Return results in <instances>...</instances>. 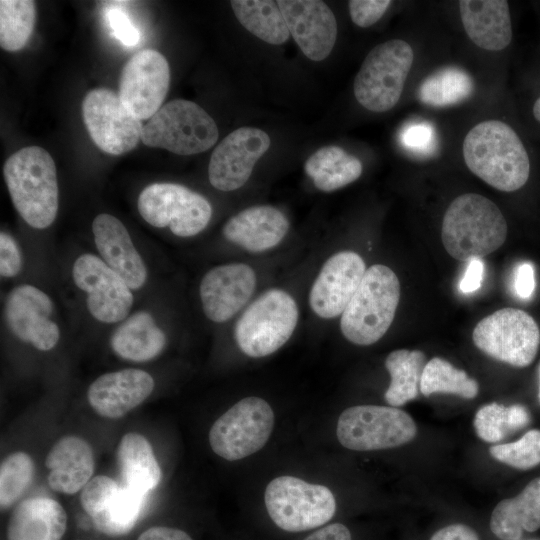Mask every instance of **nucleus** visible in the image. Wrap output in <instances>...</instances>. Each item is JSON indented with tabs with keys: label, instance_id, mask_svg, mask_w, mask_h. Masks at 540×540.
<instances>
[{
	"label": "nucleus",
	"instance_id": "obj_1",
	"mask_svg": "<svg viewBox=\"0 0 540 540\" xmlns=\"http://www.w3.org/2000/svg\"><path fill=\"white\" fill-rule=\"evenodd\" d=\"M462 150L469 170L497 190L516 191L529 178L528 153L517 133L502 121L476 124L465 136Z\"/></svg>",
	"mask_w": 540,
	"mask_h": 540
},
{
	"label": "nucleus",
	"instance_id": "obj_2",
	"mask_svg": "<svg viewBox=\"0 0 540 540\" xmlns=\"http://www.w3.org/2000/svg\"><path fill=\"white\" fill-rule=\"evenodd\" d=\"M5 183L12 203L31 227L50 226L58 212L57 171L52 156L39 146L24 147L5 161Z\"/></svg>",
	"mask_w": 540,
	"mask_h": 540
},
{
	"label": "nucleus",
	"instance_id": "obj_3",
	"mask_svg": "<svg viewBox=\"0 0 540 540\" xmlns=\"http://www.w3.org/2000/svg\"><path fill=\"white\" fill-rule=\"evenodd\" d=\"M507 222L498 206L487 197L466 193L456 197L447 208L441 238L454 259L482 258L503 245Z\"/></svg>",
	"mask_w": 540,
	"mask_h": 540
},
{
	"label": "nucleus",
	"instance_id": "obj_4",
	"mask_svg": "<svg viewBox=\"0 0 540 540\" xmlns=\"http://www.w3.org/2000/svg\"><path fill=\"white\" fill-rule=\"evenodd\" d=\"M399 299L400 282L395 272L382 264L370 266L341 315L342 334L356 345L377 342L392 324Z\"/></svg>",
	"mask_w": 540,
	"mask_h": 540
},
{
	"label": "nucleus",
	"instance_id": "obj_5",
	"mask_svg": "<svg viewBox=\"0 0 540 540\" xmlns=\"http://www.w3.org/2000/svg\"><path fill=\"white\" fill-rule=\"evenodd\" d=\"M213 118L198 104L175 99L164 104L143 126L141 141L178 155L210 149L218 140Z\"/></svg>",
	"mask_w": 540,
	"mask_h": 540
},
{
	"label": "nucleus",
	"instance_id": "obj_6",
	"mask_svg": "<svg viewBox=\"0 0 540 540\" xmlns=\"http://www.w3.org/2000/svg\"><path fill=\"white\" fill-rule=\"evenodd\" d=\"M299 318L293 297L280 289L259 296L238 319L234 337L240 350L249 357L270 355L292 336Z\"/></svg>",
	"mask_w": 540,
	"mask_h": 540
},
{
	"label": "nucleus",
	"instance_id": "obj_7",
	"mask_svg": "<svg viewBox=\"0 0 540 540\" xmlns=\"http://www.w3.org/2000/svg\"><path fill=\"white\" fill-rule=\"evenodd\" d=\"M414 60L412 47L401 39L375 46L354 80L358 103L372 112H386L399 101Z\"/></svg>",
	"mask_w": 540,
	"mask_h": 540
},
{
	"label": "nucleus",
	"instance_id": "obj_8",
	"mask_svg": "<svg viewBox=\"0 0 540 540\" xmlns=\"http://www.w3.org/2000/svg\"><path fill=\"white\" fill-rule=\"evenodd\" d=\"M264 499L273 522L288 532L320 527L334 516L336 510L330 489L293 476L273 479L266 487Z\"/></svg>",
	"mask_w": 540,
	"mask_h": 540
},
{
	"label": "nucleus",
	"instance_id": "obj_9",
	"mask_svg": "<svg viewBox=\"0 0 540 540\" xmlns=\"http://www.w3.org/2000/svg\"><path fill=\"white\" fill-rule=\"evenodd\" d=\"M336 433L344 447L371 451L410 442L416 436L417 427L410 415L399 408L359 405L341 413Z\"/></svg>",
	"mask_w": 540,
	"mask_h": 540
},
{
	"label": "nucleus",
	"instance_id": "obj_10",
	"mask_svg": "<svg viewBox=\"0 0 540 540\" xmlns=\"http://www.w3.org/2000/svg\"><path fill=\"white\" fill-rule=\"evenodd\" d=\"M472 339L490 357L522 368L530 365L537 355L540 329L527 312L502 308L477 323Z\"/></svg>",
	"mask_w": 540,
	"mask_h": 540
},
{
	"label": "nucleus",
	"instance_id": "obj_11",
	"mask_svg": "<svg viewBox=\"0 0 540 540\" xmlns=\"http://www.w3.org/2000/svg\"><path fill=\"white\" fill-rule=\"evenodd\" d=\"M274 426V413L262 398L247 397L228 409L212 425V450L228 461H236L259 451Z\"/></svg>",
	"mask_w": 540,
	"mask_h": 540
},
{
	"label": "nucleus",
	"instance_id": "obj_12",
	"mask_svg": "<svg viewBox=\"0 0 540 540\" xmlns=\"http://www.w3.org/2000/svg\"><path fill=\"white\" fill-rule=\"evenodd\" d=\"M138 211L157 228L169 227L179 237H191L209 223L212 208L202 195L175 183H154L140 193Z\"/></svg>",
	"mask_w": 540,
	"mask_h": 540
},
{
	"label": "nucleus",
	"instance_id": "obj_13",
	"mask_svg": "<svg viewBox=\"0 0 540 540\" xmlns=\"http://www.w3.org/2000/svg\"><path fill=\"white\" fill-rule=\"evenodd\" d=\"M82 113L92 141L108 154L127 153L141 139V120L125 107L119 94L110 89L89 91L82 103Z\"/></svg>",
	"mask_w": 540,
	"mask_h": 540
},
{
	"label": "nucleus",
	"instance_id": "obj_14",
	"mask_svg": "<svg viewBox=\"0 0 540 540\" xmlns=\"http://www.w3.org/2000/svg\"><path fill=\"white\" fill-rule=\"evenodd\" d=\"M80 500L100 532L119 536L133 529L144 510L147 496L108 476L99 475L85 485Z\"/></svg>",
	"mask_w": 540,
	"mask_h": 540
},
{
	"label": "nucleus",
	"instance_id": "obj_15",
	"mask_svg": "<svg viewBox=\"0 0 540 540\" xmlns=\"http://www.w3.org/2000/svg\"><path fill=\"white\" fill-rule=\"evenodd\" d=\"M170 84L166 58L156 50L135 53L122 69L119 97L139 120L150 119L161 107Z\"/></svg>",
	"mask_w": 540,
	"mask_h": 540
},
{
	"label": "nucleus",
	"instance_id": "obj_16",
	"mask_svg": "<svg viewBox=\"0 0 540 540\" xmlns=\"http://www.w3.org/2000/svg\"><path fill=\"white\" fill-rule=\"evenodd\" d=\"M75 285L87 293L90 314L104 323L124 320L133 304V294L126 282L102 259L82 254L74 262Z\"/></svg>",
	"mask_w": 540,
	"mask_h": 540
},
{
	"label": "nucleus",
	"instance_id": "obj_17",
	"mask_svg": "<svg viewBox=\"0 0 540 540\" xmlns=\"http://www.w3.org/2000/svg\"><path fill=\"white\" fill-rule=\"evenodd\" d=\"M270 144L268 134L254 127H241L228 134L211 155L208 167L211 185L221 191L242 187Z\"/></svg>",
	"mask_w": 540,
	"mask_h": 540
},
{
	"label": "nucleus",
	"instance_id": "obj_18",
	"mask_svg": "<svg viewBox=\"0 0 540 540\" xmlns=\"http://www.w3.org/2000/svg\"><path fill=\"white\" fill-rule=\"evenodd\" d=\"M366 272L362 257L353 251H341L323 264L310 293L309 304L324 319L342 315Z\"/></svg>",
	"mask_w": 540,
	"mask_h": 540
},
{
	"label": "nucleus",
	"instance_id": "obj_19",
	"mask_svg": "<svg viewBox=\"0 0 540 540\" xmlns=\"http://www.w3.org/2000/svg\"><path fill=\"white\" fill-rule=\"evenodd\" d=\"M49 296L32 285L15 287L5 303V319L15 336L41 351L51 350L60 338L57 324L49 319Z\"/></svg>",
	"mask_w": 540,
	"mask_h": 540
},
{
	"label": "nucleus",
	"instance_id": "obj_20",
	"mask_svg": "<svg viewBox=\"0 0 540 540\" xmlns=\"http://www.w3.org/2000/svg\"><path fill=\"white\" fill-rule=\"evenodd\" d=\"M286 25L303 54L313 61L329 56L337 38L332 10L320 0H279Z\"/></svg>",
	"mask_w": 540,
	"mask_h": 540
},
{
	"label": "nucleus",
	"instance_id": "obj_21",
	"mask_svg": "<svg viewBox=\"0 0 540 540\" xmlns=\"http://www.w3.org/2000/svg\"><path fill=\"white\" fill-rule=\"evenodd\" d=\"M255 286V272L247 264L229 263L210 269L200 283L205 315L217 323L229 320L247 303Z\"/></svg>",
	"mask_w": 540,
	"mask_h": 540
},
{
	"label": "nucleus",
	"instance_id": "obj_22",
	"mask_svg": "<svg viewBox=\"0 0 540 540\" xmlns=\"http://www.w3.org/2000/svg\"><path fill=\"white\" fill-rule=\"evenodd\" d=\"M153 389L149 373L129 368L101 375L91 383L87 396L97 414L117 419L140 405Z\"/></svg>",
	"mask_w": 540,
	"mask_h": 540
},
{
	"label": "nucleus",
	"instance_id": "obj_23",
	"mask_svg": "<svg viewBox=\"0 0 540 540\" xmlns=\"http://www.w3.org/2000/svg\"><path fill=\"white\" fill-rule=\"evenodd\" d=\"M92 232L102 260L131 289L142 287L147 279V269L123 223L102 213L93 220Z\"/></svg>",
	"mask_w": 540,
	"mask_h": 540
},
{
	"label": "nucleus",
	"instance_id": "obj_24",
	"mask_svg": "<svg viewBox=\"0 0 540 540\" xmlns=\"http://www.w3.org/2000/svg\"><path fill=\"white\" fill-rule=\"evenodd\" d=\"M289 229V221L278 209L268 205L249 207L223 226L225 238L249 252H262L278 245Z\"/></svg>",
	"mask_w": 540,
	"mask_h": 540
},
{
	"label": "nucleus",
	"instance_id": "obj_25",
	"mask_svg": "<svg viewBox=\"0 0 540 540\" xmlns=\"http://www.w3.org/2000/svg\"><path fill=\"white\" fill-rule=\"evenodd\" d=\"M459 10L471 41L488 51L505 49L512 40L509 4L505 0H461Z\"/></svg>",
	"mask_w": 540,
	"mask_h": 540
},
{
	"label": "nucleus",
	"instance_id": "obj_26",
	"mask_svg": "<svg viewBox=\"0 0 540 540\" xmlns=\"http://www.w3.org/2000/svg\"><path fill=\"white\" fill-rule=\"evenodd\" d=\"M48 484L52 490L74 494L83 489L94 472L91 446L82 438L65 436L47 454Z\"/></svg>",
	"mask_w": 540,
	"mask_h": 540
},
{
	"label": "nucleus",
	"instance_id": "obj_27",
	"mask_svg": "<svg viewBox=\"0 0 540 540\" xmlns=\"http://www.w3.org/2000/svg\"><path fill=\"white\" fill-rule=\"evenodd\" d=\"M67 526V515L57 501L48 497H32L13 510L7 540H61Z\"/></svg>",
	"mask_w": 540,
	"mask_h": 540
},
{
	"label": "nucleus",
	"instance_id": "obj_28",
	"mask_svg": "<svg viewBox=\"0 0 540 540\" xmlns=\"http://www.w3.org/2000/svg\"><path fill=\"white\" fill-rule=\"evenodd\" d=\"M540 528V478L532 480L516 497L494 508L490 529L501 540H520L523 531Z\"/></svg>",
	"mask_w": 540,
	"mask_h": 540
},
{
	"label": "nucleus",
	"instance_id": "obj_29",
	"mask_svg": "<svg viewBox=\"0 0 540 540\" xmlns=\"http://www.w3.org/2000/svg\"><path fill=\"white\" fill-rule=\"evenodd\" d=\"M116 456L125 486L146 496L158 486L161 469L151 444L143 435L125 434L118 444Z\"/></svg>",
	"mask_w": 540,
	"mask_h": 540
},
{
	"label": "nucleus",
	"instance_id": "obj_30",
	"mask_svg": "<svg viewBox=\"0 0 540 540\" xmlns=\"http://www.w3.org/2000/svg\"><path fill=\"white\" fill-rule=\"evenodd\" d=\"M110 342L113 351L121 358L144 362L163 351L166 336L150 313L138 311L117 327Z\"/></svg>",
	"mask_w": 540,
	"mask_h": 540
},
{
	"label": "nucleus",
	"instance_id": "obj_31",
	"mask_svg": "<svg viewBox=\"0 0 540 540\" xmlns=\"http://www.w3.org/2000/svg\"><path fill=\"white\" fill-rule=\"evenodd\" d=\"M304 169L317 189L332 192L357 180L362 163L338 146H325L306 160Z\"/></svg>",
	"mask_w": 540,
	"mask_h": 540
},
{
	"label": "nucleus",
	"instance_id": "obj_32",
	"mask_svg": "<svg viewBox=\"0 0 540 540\" xmlns=\"http://www.w3.org/2000/svg\"><path fill=\"white\" fill-rule=\"evenodd\" d=\"M233 12L240 24L266 43H285L290 32L278 3L272 0H232Z\"/></svg>",
	"mask_w": 540,
	"mask_h": 540
},
{
	"label": "nucleus",
	"instance_id": "obj_33",
	"mask_svg": "<svg viewBox=\"0 0 540 540\" xmlns=\"http://www.w3.org/2000/svg\"><path fill=\"white\" fill-rule=\"evenodd\" d=\"M385 367L391 381L384 397L390 406H402L417 397L425 367L423 352L407 349L392 351L385 360Z\"/></svg>",
	"mask_w": 540,
	"mask_h": 540
},
{
	"label": "nucleus",
	"instance_id": "obj_34",
	"mask_svg": "<svg viewBox=\"0 0 540 540\" xmlns=\"http://www.w3.org/2000/svg\"><path fill=\"white\" fill-rule=\"evenodd\" d=\"M474 83L471 76L459 67H445L429 75L421 83L418 96L421 102L433 107L457 104L471 96Z\"/></svg>",
	"mask_w": 540,
	"mask_h": 540
},
{
	"label": "nucleus",
	"instance_id": "obj_35",
	"mask_svg": "<svg viewBox=\"0 0 540 540\" xmlns=\"http://www.w3.org/2000/svg\"><path fill=\"white\" fill-rule=\"evenodd\" d=\"M530 422L528 409L521 404L504 406L496 402L482 406L475 414L474 428L484 441L494 443Z\"/></svg>",
	"mask_w": 540,
	"mask_h": 540
},
{
	"label": "nucleus",
	"instance_id": "obj_36",
	"mask_svg": "<svg viewBox=\"0 0 540 540\" xmlns=\"http://www.w3.org/2000/svg\"><path fill=\"white\" fill-rule=\"evenodd\" d=\"M478 390L476 380L444 359L434 357L425 364L420 381V391L424 396L449 393L471 399Z\"/></svg>",
	"mask_w": 540,
	"mask_h": 540
},
{
	"label": "nucleus",
	"instance_id": "obj_37",
	"mask_svg": "<svg viewBox=\"0 0 540 540\" xmlns=\"http://www.w3.org/2000/svg\"><path fill=\"white\" fill-rule=\"evenodd\" d=\"M36 21V6L31 0L0 1V46L10 52L28 43Z\"/></svg>",
	"mask_w": 540,
	"mask_h": 540
},
{
	"label": "nucleus",
	"instance_id": "obj_38",
	"mask_svg": "<svg viewBox=\"0 0 540 540\" xmlns=\"http://www.w3.org/2000/svg\"><path fill=\"white\" fill-rule=\"evenodd\" d=\"M34 463L24 452L7 456L0 467V505L1 509L11 507L20 499L34 476Z\"/></svg>",
	"mask_w": 540,
	"mask_h": 540
},
{
	"label": "nucleus",
	"instance_id": "obj_39",
	"mask_svg": "<svg viewBox=\"0 0 540 540\" xmlns=\"http://www.w3.org/2000/svg\"><path fill=\"white\" fill-rule=\"evenodd\" d=\"M492 457L517 469H530L540 464V430L526 432L519 440L490 447Z\"/></svg>",
	"mask_w": 540,
	"mask_h": 540
},
{
	"label": "nucleus",
	"instance_id": "obj_40",
	"mask_svg": "<svg viewBox=\"0 0 540 540\" xmlns=\"http://www.w3.org/2000/svg\"><path fill=\"white\" fill-rule=\"evenodd\" d=\"M401 144L417 155H430L436 149V132L431 123L416 121L406 124L400 133Z\"/></svg>",
	"mask_w": 540,
	"mask_h": 540
},
{
	"label": "nucleus",
	"instance_id": "obj_41",
	"mask_svg": "<svg viewBox=\"0 0 540 540\" xmlns=\"http://www.w3.org/2000/svg\"><path fill=\"white\" fill-rule=\"evenodd\" d=\"M126 2H107L105 18L114 36L125 46H136L140 41V32L129 19L128 15L120 8Z\"/></svg>",
	"mask_w": 540,
	"mask_h": 540
},
{
	"label": "nucleus",
	"instance_id": "obj_42",
	"mask_svg": "<svg viewBox=\"0 0 540 540\" xmlns=\"http://www.w3.org/2000/svg\"><path fill=\"white\" fill-rule=\"evenodd\" d=\"M390 4L389 0H351L348 4L350 17L357 26L367 28L384 15Z\"/></svg>",
	"mask_w": 540,
	"mask_h": 540
},
{
	"label": "nucleus",
	"instance_id": "obj_43",
	"mask_svg": "<svg viewBox=\"0 0 540 540\" xmlns=\"http://www.w3.org/2000/svg\"><path fill=\"white\" fill-rule=\"evenodd\" d=\"M22 258L15 240L5 232L0 234V273L2 277H13L19 273Z\"/></svg>",
	"mask_w": 540,
	"mask_h": 540
},
{
	"label": "nucleus",
	"instance_id": "obj_44",
	"mask_svg": "<svg viewBox=\"0 0 540 540\" xmlns=\"http://www.w3.org/2000/svg\"><path fill=\"white\" fill-rule=\"evenodd\" d=\"M514 288L516 294L522 299H529L535 290L534 267L530 262L521 263L514 278Z\"/></svg>",
	"mask_w": 540,
	"mask_h": 540
},
{
	"label": "nucleus",
	"instance_id": "obj_45",
	"mask_svg": "<svg viewBox=\"0 0 540 540\" xmlns=\"http://www.w3.org/2000/svg\"><path fill=\"white\" fill-rule=\"evenodd\" d=\"M484 274V263L481 258H472L468 261L466 271L460 281L459 289L463 293H472L481 286Z\"/></svg>",
	"mask_w": 540,
	"mask_h": 540
},
{
	"label": "nucleus",
	"instance_id": "obj_46",
	"mask_svg": "<svg viewBox=\"0 0 540 540\" xmlns=\"http://www.w3.org/2000/svg\"><path fill=\"white\" fill-rule=\"evenodd\" d=\"M430 540H479V537L467 525L452 524L435 532Z\"/></svg>",
	"mask_w": 540,
	"mask_h": 540
},
{
	"label": "nucleus",
	"instance_id": "obj_47",
	"mask_svg": "<svg viewBox=\"0 0 540 540\" xmlns=\"http://www.w3.org/2000/svg\"><path fill=\"white\" fill-rule=\"evenodd\" d=\"M137 540H192V538L182 530L156 526L145 530Z\"/></svg>",
	"mask_w": 540,
	"mask_h": 540
},
{
	"label": "nucleus",
	"instance_id": "obj_48",
	"mask_svg": "<svg viewBox=\"0 0 540 540\" xmlns=\"http://www.w3.org/2000/svg\"><path fill=\"white\" fill-rule=\"evenodd\" d=\"M304 540H351V534L345 525L334 523L316 530Z\"/></svg>",
	"mask_w": 540,
	"mask_h": 540
},
{
	"label": "nucleus",
	"instance_id": "obj_49",
	"mask_svg": "<svg viewBox=\"0 0 540 540\" xmlns=\"http://www.w3.org/2000/svg\"><path fill=\"white\" fill-rule=\"evenodd\" d=\"M533 115L535 119L540 122V97L534 103Z\"/></svg>",
	"mask_w": 540,
	"mask_h": 540
},
{
	"label": "nucleus",
	"instance_id": "obj_50",
	"mask_svg": "<svg viewBox=\"0 0 540 540\" xmlns=\"http://www.w3.org/2000/svg\"><path fill=\"white\" fill-rule=\"evenodd\" d=\"M538 375H539V392H538V398H539V401H540V362L538 364Z\"/></svg>",
	"mask_w": 540,
	"mask_h": 540
},
{
	"label": "nucleus",
	"instance_id": "obj_51",
	"mask_svg": "<svg viewBox=\"0 0 540 540\" xmlns=\"http://www.w3.org/2000/svg\"><path fill=\"white\" fill-rule=\"evenodd\" d=\"M520 540H539V539H520Z\"/></svg>",
	"mask_w": 540,
	"mask_h": 540
}]
</instances>
